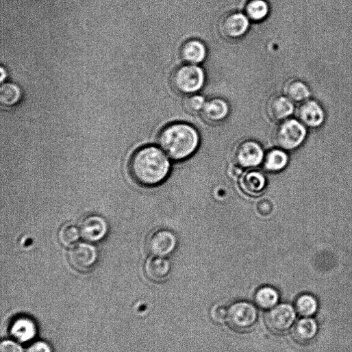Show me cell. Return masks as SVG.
I'll use <instances>...</instances> for the list:
<instances>
[{
  "instance_id": "6da1fadb",
  "label": "cell",
  "mask_w": 352,
  "mask_h": 352,
  "mask_svg": "<svg viewBox=\"0 0 352 352\" xmlns=\"http://www.w3.org/2000/svg\"><path fill=\"white\" fill-rule=\"evenodd\" d=\"M129 171L138 184L152 188L162 184L167 179L171 162L161 148L153 145L144 146L131 155Z\"/></svg>"
},
{
  "instance_id": "7a4b0ae2",
  "label": "cell",
  "mask_w": 352,
  "mask_h": 352,
  "mask_svg": "<svg viewBox=\"0 0 352 352\" xmlns=\"http://www.w3.org/2000/svg\"><path fill=\"white\" fill-rule=\"evenodd\" d=\"M158 143L166 155L174 161H184L195 153L199 147L198 131L186 123H174L160 133Z\"/></svg>"
},
{
  "instance_id": "3957f363",
  "label": "cell",
  "mask_w": 352,
  "mask_h": 352,
  "mask_svg": "<svg viewBox=\"0 0 352 352\" xmlns=\"http://www.w3.org/2000/svg\"><path fill=\"white\" fill-rule=\"evenodd\" d=\"M307 127L297 118L281 121L274 134L276 145L283 150H294L301 146L306 138Z\"/></svg>"
},
{
  "instance_id": "277c9868",
  "label": "cell",
  "mask_w": 352,
  "mask_h": 352,
  "mask_svg": "<svg viewBox=\"0 0 352 352\" xmlns=\"http://www.w3.org/2000/svg\"><path fill=\"white\" fill-rule=\"evenodd\" d=\"M205 75L197 65L188 64L178 68L172 77V84L175 90L184 94H194L204 86Z\"/></svg>"
},
{
  "instance_id": "5b68a950",
  "label": "cell",
  "mask_w": 352,
  "mask_h": 352,
  "mask_svg": "<svg viewBox=\"0 0 352 352\" xmlns=\"http://www.w3.org/2000/svg\"><path fill=\"white\" fill-rule=\"evenodd\" d=\"M259 312L255 305L248 301H238L228 309L227 323L234 330L248 331L256 325Z\"/></svg>"
},
{
  "instance_id": "8992f818",
  "label": "cell",
  "mask_w": 352,
  "mask_h": 352,
  "mask_svg": "<svg viewBox=\"0 0 352 352\" xmlns=\"http://www.w3.org/2000/svg\"><path fill=\"white\" fill-rule=\"evenodd\" d=\"M68 258L71 266L77 271L87 273L96 266L99 253L97 248L90 243H79L68 252Z\"/></svg>"
},
{
  "instance_id": "52a82bcc",
  "label": "cell",
  "mask_w": 352,
  "mask_h": 352,
  "mask_svg": "<svg viewBox=\"0 0 352 352\" xmlns=\"http://www.w3.org/2000/svg\"><path fill=\"white\" fill-rule=\"evenodd\" d=\"M296 318L294 308L290 304L282 303L270 310L266 315V323L273 333L286 332L294 324Z\"/></svg>"
},
{
  "instance_id": "ba28073f",
  "label": "cell",
  "mask_w": 352,
  "mask_h": 352,
  "mask_svg": "<svg viewBox=\"0 0 352 352\" xmlns=\"http://www.w3.org/2000/svg\"><path fill=\"white\" fill-rule=\"evenodd\" d=\"M176 236L168 229L155 231L148 238L147 247L153 256L166 257L177 247Z\"/></svg>"
},
{
  "instance_id": "9c48e42d",
  "label": "cell",
  "mask_w": 352,
  "mask_h": 352,
  "mask_svg": "<svg viewBox=\"0 0 352 352\" xmlns=\"http://www.w3.org/2000/svg\"><path fill=\"white\" fill-rule=\"evenodd\" d=\"M297 118L307 128L316 129L325 123L326 113L319 102L310 99L299 103L297 110Z\"/></svg>"
},
{
  "instance_id": "30bf717a",
  "label": "cell",
  "mask_w": 352,
  "mask_h": 352,
  "mask_svg": "<svg viewBox=\"0 0 352 352\" xmlns=\"http://www.w3.org/2000/svg\"><path fill=\"white\" fill-rule=\"evenodd\" d=\"M264 157L262 147L254 140H246L242 142L235 152L236 163L244 168L257 167L264 162Z\"/></svg>"
},
{
  "instance_id": "8fae6325",
  "label": "cell",
  "mask_w": 352,
  "mask_h": 352,
  "mask_svg": "<svg viewBox=\"0 0 352 352\" xmlns=\"http://www.w3.org/2000/svg\"><path fill=\"white\" fill-rule=\"evenodd\" d=\"M81 237L87 242L96 243L102 241L109 231L108 224L101 216L92 215L86 217L80 227Z\"/></svg>"
},
{
  "instance_id": "7c38bea8",
  "label": "cell",
  "mask_w": 352,
  "mask_h": 352,
  "mask_svg": "<svg viewBox=\"0 0 352 352\" xmlns=\"http://www.w3.org/2000/svg\"><path fill=\"white\" fill-rule=\"evenodd\" d=\"M144 271L150 281L160 283L168 278L171 271V264L166 257L152 255L146 260Z\"/></svg>"
},
{
  "instance_id": "4fadbf2b",
  "label": "cell",
  "mask_w": 352,
  "mask_h": 352,
  "mask_svg": "<svg viewBox=\"0 0 352 352\" xmlns=\"http://www.w3.org/2000/svg\"><path fill=\"white\" fill-rule=\"evenodd\" d=\"M37 325L34 320L27 316L16 318L11 325L10 333L18 342H27L36 336Z\"/></svg>"
},
{
  "instance_id": "5bb4252c",
  "label": "cell",
  "mask_w": 352,
  "mask_h": 352,
  "mask_svg": "<svg viewBox=\"0 0 352 352\" xmlns=\"http://www.w3.org/2000/svg\"><path fill=\"white\" fill-rule=\"evenodd\" d=\"M240 188L244 193L250 197H258L266 189L265 175L258 171H251L242 175Z\"/></svg>"
},
{
  "instance_id": "9a60e30c",
  "label": "cell",
  "mask_w": 352,
  "mask_h": 352,
  "mask_svg": "<svg viewBox=\"0 0 352 352\" xmlns=\"http://www.w3.org/2000/svg\"><path fill=\"white\" fill-rule=\"evenodd\" d=\"M294 111V103L285 95L275 97L268 105L270 116L275 121H283L290 118Z\"/></svg>"
},
{
  "instance_id": "2e32d148",
  "label": "cell",
  "mask_w": 352,
  "mask_h": 352,
  "mask_svg": "<svg viewBox=\"0 0 352 352\" xmlns=\"http://www.w3.org/2000/svg\"><path fill=\"white\" fill-rule=\"evenodd\" d=\"M249 27V20L245 15L234 14L224 21L223 29L227 36L238 38L244 36Z\"/></svg>"
},
{
  "instance_id": "e0dca14e",
  "label": "cell",
  "mask_w": 352,
  "mask_h": 352,
  "mask_svg": "<svg viewBox=\"0 0 352 352\" xmlns=\"http://www.w3.org/2000/svg\"><path fill=\"white\" fill-rule=\"evenodd\" d=\"M181 56L188 64L197 65L205 60L207 49L202 42L190 40L182 47Z\"/></svg>"
},
{
  "instance_id": "ac0fdd59",
  "label": "cell",
  "mask_w": 352,
  "mask_h": 352,
  "mask_svg": "<svg viewBox=\"0 0 352 352\" xmlns=\"http://www.w3.org/2000/svg\"><path fill=\"white\" fill-rule=\"evenodd\" d=\"M318 331L316 322L310 318L300 319L292 329L294 338L300 343H307L316 336Z\"/></svg>"
},
{
  "instance_id": "d6986e66",
  "label": "cell",
  "mask_w": 352,
  "mask_h": 352,
  "mask_svg": "<svg viewBox=\"0 0 352 352\" xmlns=\"http://www.w3.org/2000/svg\"><path fill=\"white\" fill-rule=\"evenodd\" d=\"M202 112L206 120L211 123H218L227 118L229 108L225 101L214 99L206 102Z\"/></svg>"
},
{
  "instance_id": "ffe728a7",
  "label": "cell",
  "mask_w": 352,
  "mask_h": 352,
  "mask_svg": "<svg viewBox=\"0 0 352 352\" xmlns=\"http://www.w3.org/2000/svg\"><path fill=\"white\" fill-rule=\"evenodd\" d=\"M285 96L294 103H301L310 99L312 92L309 86L300 79L287 83L284 88Z\"/></svg>"
},
{
  "instance_id": "44dd1931",
  "label": "cell",
  "mask_w": 352,
  "mask_h": 352,
  "mask_svg": "<svg viewBox=\"0 0 352 352\" xmlns=\"http://www.w3.org/2000/svg\"><path fill=\"white\" fill-rule=\"evenodd\" d=\"M288 162V155L281 149H275L268 151L264 159V167L271 173L279 172L284 169Z\"/></svg>"
},
{
  "instance_id": "7402d4cb",
  "label": "cell",
  "mask_w": 352,
  "mask_h": 352,
  "mask_svg": "<svg viewBox=\"0 0 352 352\" xmlns=\"http://www.w3.org/2000/svg\"><path fill=\"white\" fill-rule=\"evenodd\" d=\"M255 301L260 308L271 310L277 305L279 301V294L277 290L272 286H262L255 292Z\"/></svg>"
},
{
  "instance_id": "603a6c76",
  "label": "cell",
  "mask_w": 352,
  "mask_h": 352,
  "mask_svg": "<svg viewBox=\"0 0 352 352\" xmlns=\"http://www.w3.org/2000/svg\"><path fill=\"white\" fill-rule=\"evenodd\" d=\"M22 96V90L16 84L5 83L0 88V102L3 105L14 106L21 101Z\"/></svg>"
},
{
  "instance_id": "cb8c5ba5",
  "label": "cell",
  "mask_w": 352,
  "mask_h": 352,
  "mask_svg": "<svg viewBox=\"0 0 352 352\" xmlns=\"http://www.w3.org/2000/svg\"><path fill=\"white\" fill-rule=\"evenodd\" d=\"M318 302L314 297L309 294L300 295L295 301V310L302 317L310 318L317 311Z\"/></svg>"
},
{
  "instance_id": "d4e9b609",
  "label": "cell",
  "mask_w": 352,
  "mask_h": 352,
  "mask_svg": "<svg viewBox=\"0 0 352 352\" xmlns=\"http://www.w3.org/2000/svg\"><path fill=\"white\" fill-rule=\"evenodd\" d=\"M81 237L80 228L73 224H66L58 232V240L64 247L76 245Z\"/></svg>"
},
{
  "instance_id": "484cf974",
  "label": "cell",
  "mask_w": 352,
  "mask_h": 352,
  "mask_svg": "<svg viewBox=\"0 0 352 352\" xmlns=\"http://www.w3.org/2000/svg\"><path fill=\"white\" fill-rule=\"evenodd\" d=\"M268 13L269 7L264 0H252L247 7L248 18L255 22L264 20Z\"/></svg>"
},
{
  "instance_id": "4316f807",
  "label": "cell",
  "mask_w": 352,
  "mask_h": 352,
  "mask_svg": "<svg viewBox=\"0 0 352 352\" xmlns=\"http://www.w3.org/2000/svg\"><path fill=\"white\" fill-rule=\"evenodd\" d=\"M206 103L205 99L201 95H193L188 97L185 101V107L191 113H197L203 111Z\"/></svg>"
},
{
  "instance_id": "83f0119b",
  "label": "cell",
  "mask_w": 352,
  "mask_h": 352,
  "mask_svg": "<svg viewBox=\"0 0 352 352\" xmlns=\"http://www.w3.org/2000/svg\"><path fill=\"white\" fill-rule=\"evenodd\" d=\"M212 319L218 323H223L227 320L228 309L224 305H216L211 312Z\"/></svg>"
},
{
  "instance_id": "f1b7e54d",
  "label": "cell",
  "mask_w": 352,
  "mask_h": 352,
  "mask_svg": "<svg viewBox=\"0 0 352 352\" xmlns=\"http://www.w3.org/2000/svg\"><path fill=\"white\" fill-rule=\"evenodd\" d=\"M0 352H24L17 341L3 340L0 344Z\"/></svg>"
},
{
  "instance_id": "f546056e",
  "label": "cell",
  "mask_w": 352,
  "mask_h": 352,
  "mask_svg": "<svg viewBox=\"0 0 352 352\" xmlns=\"http://www.w3.org/2000/svg\"><path fill=\"white\" fill-rule=\"evenodd\" d=\"M26 352H53L52 347L47 342L39 340L32 343Z\"/></svg>"
}]
</instances>
